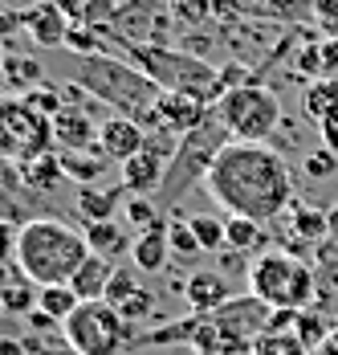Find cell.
Masks as SVG:
<instances>
[{"label":"cell","instance_id":"obj_29","mask_svg":"<svg viewBox=\"0 0 338 355\" xmlns=\"http://www.w3.org/2000/svg\"><path fill=\"white\" fill-rule=\"evenodd\" d=\"M298 339H302L305 347H310V355H314L326 339H330V319H326L322 311H314V306L302 311V315H298Z\"/></svg>","mask_w":338,"mask_h":355},{"label":"cell","instance_id":"obj_20","mask_svg":"<svg viewBox=\"0 0 338 355\" xmlns=\"http://www.w3.org/2000/svg\"><path fill=\"white\" fill-rule=\"evenodd\" d=\"M82 233H86V245H90V253H98V257H106V261H114L118 253H127V249L135 245V237H131L118 220H98V225H86Z\"/></svg>","mask_w":338,"mask_h":355},{"label":"cell","instance_id":"obj_1","mask_svg":"<svg viewBox=\"0 0 338 355\" xmlns=\"http://www.w3.org/2000/svg\"><path fill=\"white\" fill-rule=\"evenodd\" d=\"M204 192L220 209H229V216H249L265 225L294 209V172L269 143L233 139L212 159L204 176Z\"/></svg>","mask_w":338,"mask_h":355},{"label":"cell","instance_id":"obj_27","mask_svg":"<svg viewBox=\"0 0 338 355\" xmlns=\"http://www.w3.org/2000/svg\"><path fill=\"white\" fill-rule=\"evenodd\" d=\"M82 306V298L69 290V286H41V298H37V311H45L49 319H57L66 327V319Z\"/></svg>","mask_w":338,"mask_h":355},{"label":"cell","instance_id":"obj_24","mask_svg":"<svg viewBox=\"0 0 338 355\" xmlns=\"http://www.w3.org/2000/svg\"><path fill=\"white\" fill-rule=\"evenodd\" d=\"M290 233H294V241H326V233H330V213H322V209H305V205L294 200Z\"/></svg>","mask_w":338,"mask_h":355},{"label":"cell","instance_id":"obj_33","mask_svg":"<svg viewBox=\"0 0 338 355\" xmlns=\"http://www.w3.org/2000/svg\"><path fill=\"white\" fill-rule=\"evenodd\" d=\"M25 103L37 110V114H45V119H53L57 110H66V94L62 90H53L49 82H41V86H33L29 94H25Z\"/></svg>","mask_w":338,"mask_h":355},{"label":"cell","instance_id":"obj_35","mask_svg":"<svg viewBox=\"0 0 338 355\" xmlns=\"http://www.w3.org/2000/svg\"><path fill=\"white\" fill-rule=\"evenodd\" d=\"M66 49H69V53H78V58H94V53H102L98 29H90V25H73V29H69Z\"/></svg>","mask_w":338,"mask_h":355},{"label":"cell","instance_id":"obj_4","mask_svg":"<svg viewBox=\"0 0 338 355\" xmlns=\"http://www.w3.org/2000/svg\"><path fill=\"white\" fill-rule=\"evenodd\" d=\"M78 86H82L90 98H98V107L127 110L131 119H143L147 110L159 103V94H163L135 62L114 58V53L78 58Z\"/></svg>","mask_w":338,"mask_h":355},{"label":"cell","instance_id":"obj_11","mask_svg":"<svg viewBox=\"0 0 338 355\" xmlns=\"http://www.w3.org/2000/svg\"><path fill=\"white\" fill-rule=\"evenodd\" d=\"M143 147H147V131H143L139 119H131V114H106L98 123V151L110 164L123 168L127 159H135Z\"/></svg>","mask_w":338,"mask_h":355},{"label":"cell","instance_id":"obj_13","mask_svg":"<svg viewBox=\"0 0 338 355\" xmlns=\"http://www.w3.org/2000/svg\"><path fill=\"white\" fill-rule=\"evenodd\" d=\"M168 168H171V159L163 155V151L143 147L135 159H127V164L118 168V176H123V188H127L131 196H151V192H159V188H163Z\"/></svg>","mask_w":338,"mask_h":355},{"label":"cell","instance_id":"obj_12","mask_svg":"<svg viewBox=\"0 0 338 355\" xmlns=\"http://www.w3.org/2000/svg\"><path fill=\"white\" fill-rule=\"evenodd\" d=\"M21 25L29 29L33 45H45V49H66L69 29H73L69 12L57 0H37L29 8H21Z\"/></svg>","mask_w":338,"mask_h":355},{"label":"cell","instance_id":"obj_36","mask_svg":"<svg viewBox=\"0 0 338 355\" xmlns=\"http://www.w3.org/2000/svg\"><path fill=\"white\" fill-rule=\"evenodd\" d=\"M310 12H314V25L326 33V41H338V0H314Z\"/></svg>","mask_w":338,"mask_h":355},{"label":"cell","instance_id":"obj_22","mask_svg":"<svg viewBox=\"0 0 338 355\" xmlns=\"http://www.w3.org/2000/svg\"><path fill=\"white\" fill-rule=\"evenodd\" d=\"M21 176H25V188H29V192H53V188L66 180V172H62V155L49 151V155L25 159V164H21Z\"/></svg>","mask_w":338,"mask_h":355},{"label":"cell","instance_id":"obj_15","mask_svg":"<svg viewBox=\"0 0 338 355\" xmlns=\"http://www.w3.org/2000/svg\"><path fill=\"white\" fill-rule=\"evenodd\" d=\"M184 298H188L192 315H216L233 298V290H229V278L220 270H196L184 282Z\"/></svg>","mask_w":338,"mask_h":355},{"label":"cell","instance_id":"obj_18","mask_svg":"<svg viewBox=\"0 0 338 355\" xmlns=\"http://www.w3.org/2000/svg\"><path fill=\"white\" fill-rule=\"evenodd\" d=\"M110 278H114V261H106V257H98V253H90V257L82 261V270L69 278V290H73L82 302H102Z\"/></svg>","mask_w":338,"mask_h":355},{"label":"cell","instance_id":"obj_39","mask_svg":"<svg viewBox=\"0 0 338 355\" xmlns=\"http://www.w3.org/2000/svg\"><path fill=\"white\" fill-rule=\"evenodd\" d=\"M322 70L326 73H338V41H322Z\"/></svg>","mask_w":338,"mask_h":355},{"label":"cell","instance_id":"obj_8","mask_svg":"<svg viewBox=\"0 0 338 355\" xmlns=\"http://www.w3.org/2000/svg\"><path fill=\"white\" fill-rule=\"evenodd\" d=\"M212 110H216V119L224 123V131L237 143H269V135L281 123V103L261 82L229 90Z\"/></svg>","mask_w":338,"mask_h":355},{"label":"cell","instance_id":"obj_6","mask_svg":"<svg viewBox=\"0 0 338 355\" xmlns=\"http://www.w3.org/2000/svg\"><path fill=\"white\" fill-rule=\"evenodd\" d=\"M224 143H233V135L224 131V123H220V119H216V110H212L200 127L179 143V151H175V159H171V168H168V180H163V188H159V209L175 205V200L196 184V180L204 184L208 168H212V159L220 155V147H224Z\"/></svg>","mask_w":338,"mask_h":355},{"label":"cell","instance_id":"obj_7","mask_svg":"<svg viewBox=\"0 0 338 355\" xmlns=\"http://www.w3.org/2000/svg\"><path fill=\"white\" fill-rule=\"evenodd\" d=\"M62 339H66V347L73 355H118V352H131V343H135L131 322L110 302H82L66 319Z\"/></svg>","mask_w":338,"mask_h":355},{"label":"cell","instance_id":"obj_42","mask_svg":"<svg viewBox=\"0 0 338 355\" xmlns=\"http://www.w3.org/2000/svg\"><path fill=\"white\" fill-rule=\"evenodd\" d=\"M0 352L4 355H25V343H17V339H0Z\"/></svg>","mask_w":338,"mask_h":355},{"label":"cell","instance_id":"obj_38","mask_svg":"<svg viewBox=\"0 0 338 355\" xmlns=\"http://www.w3.org/2000/svg\"><path fill=\"white\" fill-rule=\"evenodd\" d=\"M335 172H338V155H330L326 147H322L318 155H310V159H305V176L322 180V176H335Z\"/></svg>","mask_w":338,"mask_h":355},{"label":"cell","instance_id":"obj_5","mask_svg":"<svg viewBox=\"0 0 338 355\" xmlns=\"http://www.w3.org/2000/svg\"><path fill=\"white\" fill-rule=\"evenodd\" d=\"M249 294H257L261 302H269L273 311H310L318 282H314V270L305 266L302 257L285 253V249H269L261 253L253 266H249Z\"/></svg>","mask_w":338,"mask_h":355},{"label":"cell","instance_id":"obj_25","mask_svg":"<svg viewBox=\"0 0 338 355\" xmlns=\"http://www.w3.org/2000/svg\"><path fill=\"white\" fill-rule=\"evenodd\" d=\"M305 110L326 127V123H338V78H318L305 94Z\"/></svg>","mask_w":338,"mask_h":355},{"label":"cell","instance_id":"obj_21","mask_svg":"<svg viewBox=\"0 0 338 355\" xmlns=\"http://www.w3.org/2000/svg\"><path fill=\"white\" fill-rule=\"evenodd\" d=\"M57 155H62L66 180H78L82 188H94V184L106 176V168H110V159L102 155L98 147H94V151H57Z\"/></svg>","mask_w":338,"mask_h":355},{"label":"cell","instance_id":"obj_16","mask_svg":"<svg viewBox=\"0 0 338 355\" xmlns=\"http://www.w3.org/2000/svg\"><path fill=\"white\" fill-rule=\"evenodd\" d=\"M127 200H131V192L127 188H78V216L86 220V225H98V220H114L118 209H127Z\"/></svg>","mask_w":338,"mask_h":355},{"label":"cell","instance_id":"obj_34","mask_svg":"<svg viewBox=\"0 0 338 355\" xmlns=\"http://www.w3.org/2000/svg\"><path fill=\"white\" fill-rule=\"evenodd\" d=\"M139 290V278L127 270V266H114V278H110V286H106V298L102 302H110V306H123L131 294Z\"/></svg>","mask_w":338,"mask_h":355},{"label":"cell","instance_id":"obj_37","mask_svg":"<svg viewBox=\"0 0 338 355\" xmlns=\"http://www.w3.org/2000/svg\"><path fill=\"white\" fill-rule=\"evenodd\" d=\"M118 315H123L127 322H135V319H147V315H155V294L139 286L135 294H131V298H127V302L118 306Z\"/></svg>","mask_w":338,"mask_h":355},{"label":"cell","instance_id":"obj_28","mask_svg":"<svg viewBox=\"0 0 338 355\" xmlns=\"http://www.w3.org/2000/svg\"><path fill=\"white\" fill-rule=\"evenodd\" d=\"M4 73H8V86L12 90H33V86H41L45 82V70L37 66L33 58H17V53H8V62H4Z\"/></svg>","mask_w":338,"mask_h":355},{"label":"cell","instance_id":"obj_23","mask_svg":"<svg viewBox=\"0 0 338 355\" xmlns=\"http://www.w3.org/2000/svg\"><path fill=\"white\" fill-rule=\"evenodd\" d=\"M224 225H229V249H233V253H257V249L269 241L261 220H249V216H224ZM229 249H224V253H229Z\"/></svg>","mask_w":338,"mask_h":355},{"label":"cell","instance_id":"obj_26","mask_svg":"<svg viewBox=\"0 0 338 355\" xmlns=\"http://www.w3.org/2000/svg\"><path fill=\"white\" fill-rule=\"evenodd\" d=\"M188 225H192V233H196L204 253H224L229 249V225H224V216L196 213V216H188Z\"/></svg>","mask_w":338,"mask_h":355},{"label":"cell","instance_id":"obj_14","mask_svg":"<svg viewBox=\"0 0 338 355\" xmlns=\"http://www.w3.org/2000/svg\"><path fill=\"white\" fill-rule=\"evenodd\" d=\"M53 147L57 151H94L98 147V123L86 107H69L53 114Z\"/></svg>","mask_w":338,"mask_h":355},{"label":"cell","instance_id":"obj_30","mask_svg":"<svg viewBox=\"0 0 338 355\" xmlns=\"http://www.w3.org/2000/svg\"><path fill=\"white\" fill-rule=\"evenodd\" d=\"M123 213H127V225H131V229H139V233H147V229L163 225V216H159V205H155L151 196H131Z\"/></svg>","mask_w":338,"mask_h":355},{"label":"cell","instance_id":"obj_40","mask_svg":"<svg viewBox=\"0 0 338 355\" xmlns=\"http://www.w3.org/2000/svg\"><path fill=\"white\" fill-rule=\"evenodd\" d=\"M29 327H33V331H41V335H49V331H53V327H62V322L49 319L45 311H33V315H29Z\"/></svg>","mask_w":338,"mask_h":355},{"label":"cell","instance_id":"obj_32","mask_svg":"<svg viewBox=\"0 0 338 355\" xmlns=\"http://www.w3.org/2000/svg\"><path fill=\"white\" fill-rule=\"evenodd\" d=\"M168 241H171V253L175 257H196V253H204L200 241H196V233H192V225L184 216L168 220Z\"/></svg>","mask_w":338,"mask_h":355},{"label":"cell","instance_id":"obj_9","mask_svg":"<svg viewBox=\"0 0 338 355\" xmlns=\"http://www.w3.org/2000/svg\"><path fill=\"white\" fill-rule=\"evenodd\" d=\"M0 131H4V151L21 164L53 151V119L37 114L25 98H8L0 107Z\"/></svg>","mask_w":338,"mask_h":355},{"label":"cell","instance_id":"obj_17","mask_svg":"<svg viewBox=\"0 0 338 355\" xmlns=\"http://www.w3.org/2000/svg\"><path fill=\"white\" fill-rule=\"evenodd\" d=\"M171 257V241H168V220L147 229V233H135V245H131V261H135L139 274H159Z\"/></svg>","mask_w":338,"mask_h":355},{"label":"cell","instance_id":"obj_10","mask_svg":"<svg viewBox=\"0 0 338 355\" xmlns=\"http://www.w3.org/2000/svg\"><path fill=\"white\" fill-rule=\"evenodd\" d=\"M269 319H273V306L261 302L257 294H233L212 315V322L224 331V339H249V343H257L269 331Z\"/></svg>","mask_w":338,"mask_h":355},{"label":"cell","instance_id":"obj_41","mask_svg":"<svg viewBox=\"0 0 338 355\" xmlns=\"http://www.w3.org/2000/svg\"><path fill=\"white\" fill-rule=\"evenodd\" d=\"M322 147H326L330 155H338V123H326V127H322Z\"/></svg>","mask_w":338,"mask_h":355},{"label":"cell","instance_id":"obj_31","mask_svg":"<svg viewBox=\"0 0 338 355\" xmlns=\"http://www.w3.org/2000/svg\"><path fill=\"white\" fill-rule=\"evenodd\" d=\"M253 355H310V347L298 339V331H285V335H261Z\"/></svg>","mask_w":338,"mask_h":355},{"label":"cell","instance_id":"obj_3","mask_svg":"<svg viewBox=\"0 0 338 355\" xmlns=\"http://www.w3.org/2000/svg\"><path fill=\"white\" fill-rule=\"evenodd\" d=\"M114 45H127V41H114ZM127 62H135L159 90L188 94V98L204 103L208 110L229 94L224 73L200 62L196 53H179V49H168V45H127Z\"/></svg>","mask_w":338,"mask_h":355},{"label":"cell","instance_id":"obj_43","mask_svg":"<svg viewBox=\"0 0 338 355\" xmlns=\"http://www.w3.org/2000/svg\"><path fill=\"white\" fill-rule=\"evenodd\" d=\"M330 237H335V241H338V205H335V209H330Z\"/></svg>","mask_w":338,"mask_h":355},{"label":"cell","instance_id":"obj_2","mask_svg":"<svg viewBox=\"0 0 338 355\" xmlns=\"http://www.w3.org/2000/svg\"><path fill=\"white\" fill-rule=\"evenodd\" d=\"M90 257L86 233L73 229L69 220L57 216H29L17 229V249L12 261L21 266L25 278L37 286H69V278L82 270V261Z\"/></svg>","mask_w":338,"mask_h":355},{"label":"cell","instance_id":"obj_19","mask_svg":"<svg viewBox=\"0 0 338 355\" xmlns=\"http://www.w3.org/2000/svg\"><path fill=\"white\" fill-rule=\"evenodd\" d=\"M37 298H41V286H37L33 278H25L17 261H8L4 290H0V302H4V311H8V315H25V319H29V315L37 311Z\"/></svg>","mask_w":338,"mask_h":355},{"label":"cell","instance_id":"obj_44","mask_svg":"<svg viewBox=\"0 0 338 355\" xmlns=\"http://www.w3.org/2000/svg\"><path fill=\"white\" fill-rule=\"evenodd\" d=\"M159 4H168V0H159Z\"/></svg>","mask_w":338,"mask_h":355}]
</instances>
